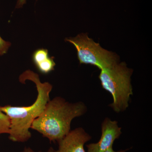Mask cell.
<instances>
[{
	"instance_id": "1",
	"label": "cell",
	"mask_w": 152,
	"mask_h": 152,
	"mask_svg": "<svg viewBox=\"0 0 152 152\" xmlns=\"http://www.w3.org/2000/svg\"><path fill=\"white\" fill-rule=\"evenodd\" d=\"M19 80L22 83H26L27 80L34 83L38 92L36 101L31 105L25 107L0 106V110L10 118V140L14 142H25L31 137L29 129L33 121L42 113L50 100L53 86L48 82L41 83L39 75L30 70L23 72Z\"/></svg>"
},
{
	"instance_id": "2",
	"label": "cell",
	"mask_w": 152,
	"mask_h": 152,
	"mask_svg": "<svg viewBox=\"0 0 152 152\" xmlns=\"http://www.w3.org/2000/svg\"><path fill=\"white\" fill-rule=\"evenodd\" d=\"M87 111L83 102L70 103L61 97L50 99L43 111L34 120L31 129L41 134L50 142H58L71 131L72 121Z\"/></svg>"
},
{
	"instance_id": "3",
	"label": "cell",
	"mask_w": 152,
	"mask_h": 152,
	"mask_svg": "<svg viewBox=\"0 0 152 152\" xmlns=\"http://www.w3.org/2000/svg\"><path fill=\"white\" fill-rule=\"evenodd\" d=\"M100 70L99 79L102 87L112 95L113 100L109 106L115 113L124 111L133 94L131 76L133 70L123 62Z\"/></svg>"
},
{
	"instance_id": "4",
	"label": "cell",
	"mask_w": 152,
	"mask_h": 152,
	"mask_svg": "<svg viewBox=\"0 0 152 152\" xmlns=\"http://www.w3.org/2000/svg\"><path fill=\"white\" fill-rule=\"evenodd\" d=\"M65 41L75 48L80 64L91 65L101 70L119 62V56L117 54L102 48L87 34L81 33L75 37L66 38Z\"/></svg>"
},
{
	"instance_id": "5",
	"label": "cell",
	"mask_w": 152,
	"mask_h": 152,
	"mask_svg": "<svg viewBox=\"0 0 152 152\" xmlns=\"http://www.w3.org/2000/svg\"><path fill=\"white\" fill-rule=\"evenodd\" d=\"M117 121L107 118L102 124V136L99 141L87 145L88 152H104L113 147L114 142L122 134L121 128L118 126Z\"/></svg>"
},
{
	"instance_id": "6",
	"label": "cell",
	"mask_w": 152,
	"mask_h": 152,
	"mask_svg": "<svg viewBox=\"0 0 152 152\" xmlns=\"http://www.w3.org/2000/svg\"><path fill=\"white\" fill-rule=\"evenodd\" d=\"M91 137L83 128H76L58 141V149L54 152H86L84 145Z\"/></svg>"
},
{
	"instance_id": "7",
	"label": "cell",
	"mask_w": 152,
	"mask_h": 152,
	"mask_svg": "<svg viewBox=\"0 0 152 152\" xmlns=\"http://www.w3.org/2000/svg\"><path fill=\"white\" fill-rule=\"evenodd\" d=\"M54 57H49L46 59L42 61L35 65L36 68L40 73L46 75L54 70L56 63Z\"/></svg>"
},
{
	"instance_id": "8",
	"label": "cell",
	"mask_w": 152,
	"mask_h": 152,
	"mask_svg": "<svg viewBox=\"0 0 152 152\" xmlns=\"http://www.w3.org/2000/svg\"><path fill=\"white\" fill-rule=\"evenodd\" d=\"M10 124L8 116L0 110V135L3 134H9Z\"/></svg>"
},
{
	"instance_id": "9",
	"label": "cell",
	"mask_w": 152,
	"mask_h": 152,
	"mask_svg": "<svg viewBox=\"0 0 152 152\" xmlns=\"http://www.w3.org/2000/svg\"><path fill=\"white\" fill-rule=\"evenodd\" d=\"M50 57L48 51L45 49H39L33 53L32 60L35 65Z\"/></svg>"
},
{
	"instance_id": "10",
	"label": "cell",
	"mask_w": 152,
	"mask_h": 152,
	"mask_svg": "<svg viewBox=\"0 0 152 152\" xmlns=\"http://www.w3.org/2000/svg\"><path fill=\"white\" fill-rule=\"evenodd\" d=\"M11 45L10 42L4 40L0 36V56H2L6 54Z\"/></svg>"
},
{
	"instance_id": "11",
	"label": "cell",
	"mask_w": 152,
	"mask_h": 152,
	"mask_svg": "<svg viewBox=\"0 0 152 152\" xmlns=\"http://www.w3.org/2000/svg\"><path fill=\"white\" fill-rule=\"evenodd\" d=\"M23 151L24 152H54L55 150L54 149L53 147H50V148H49V149L46 152H36L30 148H26Z\"/></svg>"
},
{
	"instance_id": "12",
	"label": "cell",
	"mask_w": 152,
	"mask_h": 152,
	"mask_svg": "<svg viewBox=\"0 0 152 152\" xmlns=\"http://www.w3.org/2000/svg\"><path fill=\"white\" fill-rule=\"evenodd\" d=\"M26 0H18L16 5V8H19L22 7L25 4H26Z\"/></svg>"
},
{
	"instance_id": "13",
	"label": "cell",
	"mask_w": 152,
	"mask_h": 152,
	"mask_svg": "<svg viewBox=\"0 0 152 152\" xmlns=\"http://www.w3.org/2000/svg\"><path fill=\"white\" fill-rule=\"evenodd\" d=\"M128 151V149H126L124 150H121V151H114L113 149V147H110L108 149L107 151H105L104 152H126Z\"/></svg>"
},
{
	"instance_id": "14",
	"label": "cell",
	"mask_w": 152,
	"mask_h": 152,
	"mask_svg": "<svg viewBox=\"0 0 152 152\" xmlns=\"http://www.w3.org/2000/svg\"><path fill=\"white\" fill-rule=\"evenodd\" d=\"M22 152H24V151H23Z\"/></svg>"
}]
</instances>
